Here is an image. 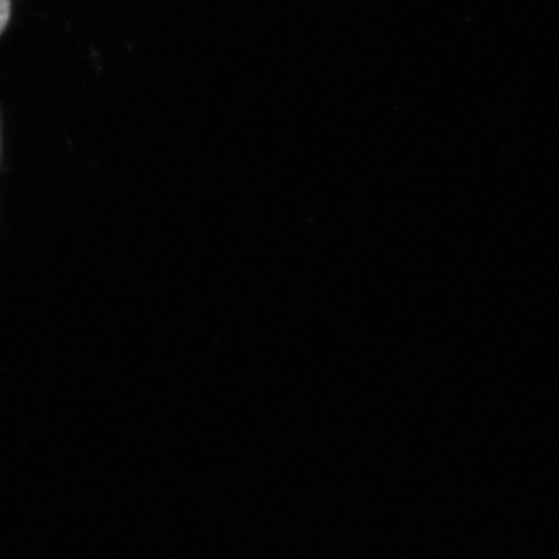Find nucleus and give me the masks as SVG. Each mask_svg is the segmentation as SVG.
<instances>
[{"mask_svg":"<svg viewBox=\"0 0 559 559\" xmlns=\"http://www.w3.org/2000/svg\"><path fill=\"white\" fill-rule=\"evenodd\" d=\"M10 0H0V33L5 31L10 20Z\"/></svg>","mask_w":559,"mask_h":559,"instance_id":"nucleus-1","label":"nucleus"}]
</instances>
